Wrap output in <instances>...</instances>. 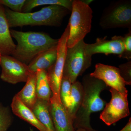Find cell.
<instances>
[{"mask_svg": "<svg viewBox=\"0 0 131 131\" xmlns=\"http://www.w3.org/2000/svg\"><path fill=\"white\" fill-rule=\"evenodd\" d=\"M82 84L84 90L82 103L73 121L75 130L86 129L96 131L90 125V115L92 113L103 110L106 102L100 96L101 93L107 86L101 80L91 76L90 74L83 77Z\"/></svg>", "mask_w": 131, "mask_h": 131, "instance_id": "obj_1", "label": "cell"}, {"mask_svg": "<svg viewBox=\"0 0 131 131\" xmlns=\"http://www.w3.org/2000/svg\"><path fill=\"white\" fill-rule=\"evenodd\" d=\"M10 32L17 42L12 56L27 65L41 52L58 44L59 39L52 38L45 33L24 32L13 29Z\"/></svg>", "mask_w": 131, "mask_h": 131, "instance_id": "obj_2", "label": "cell"}, {"mask_svg": "<svg viewBox=\"0 0 131 131\" xmlns=\"http://www.w3.org/2000/svg\"><path fill=\"white\" fill-rule=\"evenodd\" d=\"M70 11L63 7L51 5L34 13H16L5 8L9 28L26 26H60L63 20Z\"/></svg>", "mask_w": 131, "mask_h": 131, "instance_id": "obj_3", "label": "cell"}, {"mask_svg": "<svg viewBox=\"0 0 131 131\" xmlns=\"http://www.w3.org/2000/svg\"><path fill=\"white\" fill-rule=\"evenodd\" d=\"M71 14L68 25L70 32L67 42L68 48L74 46L90 32L93 11L89 5L82 1L74 0Z\"/></svg>", "mask_w": 131, "mask_h": 131, "instance_id": "obj_4", "label": "cell"}, {"mask_svg": "<svg viewBox=\"0 0 131 131\" xmlns=\"http://www.w3.org/2000/svg\"><path fill=\"white\" fill-rule=\"evenodd\" d=\"M86 45L83 39L73 47L67 48L63 77L68 78L72 84L92 64V56L86 52Z\"/></svg>", "mask_w": 131, "mask_h": 131, "instance_id": "obj_5", "label": "cell"}, {"mask_svg": "<svg viewBox=\"0 0 131 131\" xmlns=\"http://www.w3.org/2000/svg\"><path fill=\"white\" fill-rule=\"evenodd\" d=\"M103 29H131V1L120 0L112 3L103 11L100 21Z\"/></svg>", "mask_w": 131, "mask_h": 131, "instance_id": "obj_6", "label": "cell"}, {"mask_svg": "<svg viewBox=\"0 0 131 131\" xmlns=\"http://www.w3.org/2000/svg\"><path fill=\"white\" fill-rule=\"evenodd\" d=\"M69 32V26L68 25L61 37L59 39L56 61L46 71L49 85L53 93L52 97L60 103H61L60 87L63 75L64 66L68 48L67 42Z\"/></svg>", "mask_w": 131, "mask_h": 131, "instance_id": "obj_7", "label": "cell"}, {"mask_svg": "<svg viewBox=\"0 0 131 131\" xmlns=\"http://www.w3.org/2000/svg\"><path fill=\"white\" fill-rule=\"evenodd\" d=\"M112 98L106 104L100 118L108 126H110L119 120L129 116L130 111L127 96H124L112 88L110 89Z\"/></svg>", "mask_w": 131, "mask_h": 131, "instance_id": "obj_8", "label": "cell"}, {"mask_svg": "<svg viewBox=\"0 0 131 131\" xmlns=\"http://www.w3.org/2000/svg\"><path fill=\"white\" fill-rule=\"evenodd\" d=\"M0 65L1 79L11 84L26 82L31 73L28 65L10 56L2 55Z\"/></svg>", "mask_w": 131, "mask_h": 131, "instance_id": "obj_9", "label": "cell"}, {"mask_svg": "<svg viewBox=\"0 0 131 131\" xmlns=\"http://www.w3.org/2000/svg\"><path fill=\"white\" fill-rule=\"evenodd\" d=\"M90 75L101 80L107 86L117 90L122 95L127 96L128 91L125 87L127 84L121 77L118 68L98 63L95 65L94 72Z\"/></svg>", "mask_w": 131, "mask_h": 131, "instance_id": "obj_10", "label": "cell"}, {"mask_svg": "<svg viewBox=\"0 0 131 131\" xmlns=\"http://www.w3.org/2000/svg\"><path fill=\"white\" fill-rule=\"evenodd\" d=\"M104 38H97L94 43H86V51L87 54L92 56L96 54H103L107 56L109 54H115L121 56L124 50L123 37L113 36L110 40Z\"/></svg>", "mask_w": 131, "mask_h": 131, "instance_id": "obj_11", "label": "cell"}, {"mask_svg": "<svg viewBox=\"0 0 131 131\" xmlns=\"http://www.w3.org/2000/svg\"><path fill=\"white\" fill-rule=\"evenodd\" d=\"M50 112L54 131H75L73 120L67 109L52 96L50 100Z\"/></svg>", "mask_w": 131, "mask_h": 131, "instance_id": "obj_12", "label": "cell"}, {"mask_svg": "<svg viewBox=\"0 0 131 131\" xmlns=\"http://www.w3.org/2000/svg\"><path fill=\"white\" fill-rule=\"evenodd\" d=\"M15 47L6 19L5 8L0 5V51L2 55H12Z\"/></svg>", "mask_w": 131, "mask_h": 131, "instance_id": "obj_13", "label": "cell"}, {"mask_svg": "<svg viewBox=\"0 0 131 131\" xmlns=\"http://www.w3.org/2000/svg\"><path fill=\"white\" fill-rule=\"evenodd\" d=\"M11 107L16 116L26 121L40 131H49L35 117L31 110L22 103L16 95L12 100Z\"/></svg>", "mask_w": 131, "mask_h": 131, "instance_id": "obj_14", "label": "cell"}, {"mask_svg": "<svg viewBox=\"0 0 131 131\" xmlns=\"http://www.w3.org/2000/svg\"><path fill=\"white\" fill-rule=\"evenodd\" d=\"M57 46L42 52L35 57L28 65L30 71L36 73L39 69L47 71L56 61Z\"/></svg>", "mask_w": 131, "mask_h": 131, "instance_id": "obj_15", "label": "cell"}, {"mask_svg": "<svg viewBox=\"0 0 131 131\" xmlns=\"http://www.w3.org/2000/svg\"><path fill=\"white\" fill-rule=\"evenodd\" d=\"M36 73L31 72L26 85L21 91L16 94L22 103L31 110L38 99L36 93Z\"/></svg>", "mask_w": 131, "mask_h": 131, "instance_id": "obj_16", "label": "cell"}, {"mask_svg": "<svg viewBox=\"0 0 131 131\" xmlns=\"http://www.w3.org/2000/svg\"><path fill=\"white\" fill-rule=\"evenodd\" d=\"M37 119L49 131H54L50 112V102L38 99L31 109Z\"/></svg>", "mask_w": 131, "mask_h": 131, "instance_id": "obj_17", "label": "cell"}, {"mask_svg": "<svg viewBox=\"0 0 131 131\" xmlns=\"http://www.w3.org/2000/svg\"><path fill=\"white\" fill-rule=\"evenodd\" d=\"M83 96V86L81 83L77 81L72 84L70 105L67 109L73 121L81 105Z\"/></svg>", "mask_w": 131, "mask_h": 131, "instance_id": "obj_18", "label": "cell"}, {"mask_svg": "<svg viewBox=\"0 0 131 131\" xmlns=\"http://www.w3.org/2000/svg\"><path fill=\"white\" fill-rule=\"evenodd\" d=\"M36 93L38 99L50 102L51 91L46 71L38 70L36 72Z\"/></svg>", "mask_w": 131, "mask_h": 131, "instance_id": "obj_19", "label": "cell"}, {"mask_svg": "<svg viewBox=\"0 0 131 131\" xmlns=\"http://www.w3.org/2000/svg\"><path fill=\"white\" fill-rule=\"evenodd\" d=\"M73 2L72 0H26L21 13H30L33 8L45 5H58L71 12Z\"/></svg>", "mask_w": 131, "mask_h": 131, "instance_id": "obj_20", "label": "cell"}, {"mask_svg": "<svg viewBox=\"0 0 131 131\" xmlns=\"http://www.w3.org/2000/svg\"><path fill=\"white\" fill-rule=\"evenodd\" d=\"M71 86L72 83L69 79L62 77L60 87V98L61 103L66 109L70 105Z\"/></svg>", "mask_w": 131, "mask_h": 131, "instance_id": "obj_21", "label": "cell"}, {"mask_svg": "<svg viewBox=\"0 0 131 131\" xmlns=\"http://www.w3.org/2000/svg\"><path fill=\"white\" fill-rule=\"evenodd\" d=\"M10 108L0 102V131H7L13 121Z\"/></svg>", "mask_w": 131, "mask_h": 131, "instance_id": "obj_22", "label": "cell"}, {"mask_svg": "<svg viewBox=\"0 0 131 131\" xmlns=\"http://www.w3.org/2000/svg\"><path fill=\"white\" fill-rule=\"evenodd\" d=\"M26 0H0V5L9 8L13 12L21 13Z\"/></svg>", "mask_w": 131, "mask_h": 131, "instance_id": "obj_23", "label": "cell"}, {"mask_svg": "<svg viewBox=\"0 0 131 131\" xmlns=\"http://www.w3.org/2000/svg\"><path fill=\"white\" fill-rule=\"evenodd\" d=\"M120 73L127 85L131 84V61L121 64L119 66Z\"/></svg>", "mask_w": 131, "mask_h": 131, "instance_id": "obj_24", "label": "cell"}, {"mask_svg": "<svg viewBox=\"0 0 131 131\" xmlns=\"http://www.w3.org/2000/svg\"><path fill=\"white\" fill-rule=\"evenodd\" d=\"M124 45V51L120 58H125L131 61V29H129L128 33L123 37Z\"/></svg>", "mask_w": 131, "mask_h": 131, "instance_id": "obj_25", "label": "cell"}, {"mask_svg": "<svg viewBox=\"0 0 131 131\" xmlns=\"http://www.w3.org/2000/svg\"><path fill=\"white\" fill-rule=\"evenodd\" d=\"M120 131H131V119H129V122L124 128Z\"/></svg>", "mask_w": 131, "mask_h": 131, "instance_id": "obj_26", "label": "cell"}, {"mask_svg": "<svg viewBox=\"0 0 131 131\" xmlns=\"http://www.w3.org/2000/svg\"><path fill=\"white\" fill-rule=\"evenodd\" d=\"M82 1L85 4L88 5H89V4L93 1L92 0H85V1Z\"/></svg>", "mask_w": 131, "mask_h": 131, "instance_id": "obj_27", "label": "cell"}, {"mask_svg": "<svg viewBox=\"0 0 131 131\" xmlns=\"http://www.w3.org/2000/svg\"><path fill=\"white\" fill-rule=\"evenodd\" d=\"M75 131H90L83 129H77Z\"/></svg>", "mask_w": 131, "mask_h": 131, "instance_id": "obj_28", "label": "cell"}, {"mask_svg": "<svg viewBox=\"0 0 131 131\" xmlns=\"http://www.w3.org/2000/svg\"><path fill=\"white\" fill-rule=\"evenodd\" d=\"M2 56V54L1 53V51H0V64H1V58Z\"/></svg>", "mask_w": 131, "mask_h": 131, "instance_id": "obj_29", "label": "cell"}]
</instances>
